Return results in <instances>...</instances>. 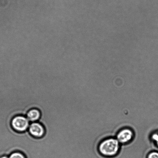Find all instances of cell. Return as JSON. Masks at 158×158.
Returning <instances> with one entry per match:
<instances>
[{"label":"cell","instance_id":"6","mask_svg":"<svg viewBox=\"0 0 158 158\" xmlns=\"http://www.w3.org/2000/svg\"><path fill=\"white\" fill-rule=\"evenodd\" d=\"M9 158H27L25 155L20 152H14L9 156Z\"/></svg>","mask_w":158,"mask_h":158},{"label":"cell","instance_id":"5","mask_svg":"<svg viewBox=\"0 0 158 158\" xmlns=\"http://www.w3.org/2000/svg\"><path fill=\"white\" fill-rule=\"evenodd\" d=\"M27 116L30 122H35L36 121H39L40 118L41 112L38 109H31L27 113Z\"/></svg>","mask_w":158,"mask_h":158},{"label":"cell","instance_id":"4","mask_svg":"<svg viewBox=\"0 0 158 158\" xmlns=\"http://www.w3.org/2000/svg\"><path fill=\"white\" fill-rule=\"evenodd\" d=\"M132 130L129 128H125L120 130L117 135V139L119 143H126L130 142L133 139Z\"/></svg>","mask_w":158,"mask_h":158},{"label":"cell","instance_id":"8","mask_svg":"<svg viewBox=\"0 0 158 158\" xmlns=\"http://www.w3.org/2000/svg\"><path fill=\"white\" fill-rule=\"evenodd\" d=\"M152 139L156 142V145L158 146V134L155 133L152 136Z\"/></svg>","mask_w":158,"mask_h":158},{"label":"cell","instance_id":"2","mask_svg":"<svg viewBox=\"0 0 158 158\" xmlns=\"http://www.w3.org/2000/svg\"><path fill=\"white\" fill-rule=\"evenodd\" d=\"M11 125L12 128L15 131L19 132H24L29 128L30 121L24 116H17L12 119Z\"/></svg>","mask_w":158,"mask_h":158},{"label":"cell","instance_id":"7","mask_svg":"<svg viewBox=\"0 0 158 158\" xmlns=\"http://www.w3.org/2000/svg\"><path fill=\"white\" fill-rule=\"evenodd\" d=\"M146 158H158V152L156 151L150 152L147 155Z\"/></svg>","mask_w":158,"mask_h":158},{"label":"cell","instance_id":"3","mask_svg":"<svg viewBox=\"0 0 158 158\" xmlns=\"http://www.w3.org/2000/svg\"><path fill=\"white\" fill-rule=\"evenodd\" d=\"M28 131L33 137L40 138L44 136L45 130L44 125L39 122H33L30 124Z\"/></svg>","mask_w":158,"mask_h":158},{"label":"cell","instance_id":"9","mask_svg":"<svg viewBox=\"0 0 158 158\" xmlns=\"http://www.w3.org/2000/svg\"><path fill=\"white\" fill-rule=\"evenodd\" d=\"M0 158H9V156H1Z\"/></svg>","mask_w":158,"mask_h":158},{"label":"cell","instance_id":"1","mask_svg":"<svg viewBox=\"0 0 158 158\" xmlns=\"http://www.w3.org/2000/svg\"><path fill=\"white\" fill-rule=\"evenodd\" d=\"M119 147V143L117 139L109 138L101 143L99 146V151L104 157H113L118 155Z\"/></svg>","mask_w":158,"mask_h":158}]
</instances>
